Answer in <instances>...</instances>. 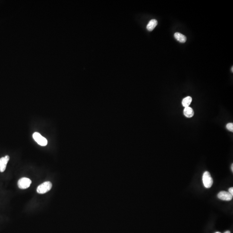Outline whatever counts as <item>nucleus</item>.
Wrapping results in <instances>:
<instances>
[{"instance_id":"nucleus-1","label":"nucleus","mask_w":233,"mask_h":233,"mask_svg":"<svg viewBox=\"0 0 233 233\" xmlns=\"http://www.w3.org/2000/svg\"><path fill=\"white\" fill-rule=\"evenodd\" d=\"M52 184L50 181H46L40 184L37 187V192L39 194H44L51 190Z\"/></svg>"},{"instance_id":"nucleus-2","label":"nucleus","mask_w":233,"mask_h":233,"mask_svg":"<svg viewBox=\"0 0 233 233\" xmlns=\"http://www.w3.org/2000/svg\"><path fill=\"white\" fill-rule=\"evenodd\" d=\"M202 181L203 184L206 188H209L212 186L213 183V179L209 172L208 171L204 172L202 176Z\"/></svg>"},{"instance_id":"nucleus-3","label":"nucleus","mask_w":233,"mask_h":233,"mask_svg":"<svg viewBox=\"0 0 233 233\" xmlns=\"http://www.w3.org/2000/svg\"><path fill=\"white\" fill-rule=\"evenodd\" d=\"M33 138L38 144L41 146H46L48 144V141L46 138L41 135L38 132H35L33 135Z\"/></svg>"},{"instance_id":"nucleus-4","label":"nucleus","mask_w":233,"mask_h":233,"mask_svg":"<svg viewBox=\"0 0 233 233\" xmlns=\"http://www.w3.org/2000/svg\"><path fill=\"white\" fill-rule=\"evenodd\" d=\"M32 181L27 177H22L18 181V186L21 189H26L30 186Z\"/></svg>"},{"instance_id":"nucleus-5","label":"nucleus","mask_w":233,"mask_h":233,"mask_svg":"<svg viewBox=\"0 0 233 233\" xmlns=\"http://www.w3.org/2000/svg\"><path fill=\"white\" fill-rule=\"evenodd\" d=\"M9 160L10 157L8 155H6L0 159V172H3L5 171Z\"/></svg>"},{"instance_id":"nucleus-6","label":"nucleus","mask_w":233,"mask_h":233,"mask_svg":"<svg viewBox=\"0 0 233 233\" xmlns=\"http://www.w3.org/2000/svg\"><path fill=\"white\" fill-rule=\"evenodd\" d=\"M218 197L220 200L224 201H230L232 199L233 195L229 192L222 191L219 193Z\"/></svg>"},{"instance_id":"nucleus-7","label":"nucleus","mask_w":233,"mask_h":233,"mask_svg":"<svg viewBox=\"0 0 233 233\" xmlns=\"http://www.w3.org/2000/svg\"><path fill=\"white\" fill-rule=\"evenodd\" d=\"M184 114L186 117L188 118H192L194 115L193 109L190 107L185 108L184 111Z\"/></svg>"},{"instance_id":"nucleus-8","label":"nucleus","mask_w":233,"mask_h":233,"mask_svg":"<svg viewBox=\"0 0 233 233\" xmlns=\"http://www.w3.org/2000/svg\"><path fill=\"white\" fill-rule=\"evenodd\" d=\"M158 24V21L155 19H152L149 22L146 26L147 29L150 31H152L155 28Z\"/></svg>"},{"instance_id":"nucleus-9","label":"nucleus","mask_w":233,"mask_h":233,"mask_svg":"<svg viewBox=\"0 0 233 233\" xmlns=\"http://www.w3.org/2000/svg\"><path fill=\"white\" fill-rule=\"evenodd\" d=\"M175 38L181 43H185L186 41V37L181 33H176L174 34Z\"/></svg>"},{"instance_id":"nucleus-10","label":"nucleus","mask_w":233,"mask_h":233,"mask_svg":"<svg viewBox=\"0 0 233 233\" xmlns=\"http://www.w3.org/2000/svg\"><path fill=\"white\" fill-rule=\"evenodd\" d=\"M192 101V98L191 96H187L183 99L182 102V105L185 107V108L189 107Z\"/></svg>"},{"instance_id":"nucleus-11","label":"nucleus","mask_w":233,"mask_h":233,"mask_svg":"<svg viewBox=\"0 0 233 233\" xmlns=\"http://www.w3.org/2000/svg\"><path fill=\"white\" fill-rule=\"evenodd\" d=\"M227 129L231 132H233V123H228L226 125Z\"/></svg>"},{"instance_id":"nucleus-12","label":"nucleus","mask_w":233,"mask_h":233,"mask_svg":"<svg viewBox=\"0 0 233 233\" xmlns=\"http://www.w3.org/2000/svg\"><path fill=\"white\" fill-rule=\"evenodd\" d=\"M229 193L233 195V187H231L229 189Z\"/></svg>"},{"instance_id":"nucleus-13","label":"nucleus","mask_w":233,"mask_h":233,"mask_svg":"<svg viewBox=\"0 0 233 233\" xmlns=\"http://www.w3.org/2000/svg\"><path fill=\"white\" fill-rule=\"evenodd\" d=\"M231 168H232V171H233V164H232V167H231Z\"/></svg>"},{"instance_id":"nucleus-14","label":"nucleus","mask_w":233,"mask_h":233,"mask_svg":"<svg viewBox=\"0 0 233 233\" xmlns=\"http://www.w3.org/2000/svg\"><path fill=\"white\" fill-rule=\"evenodd\" d=\"M224 233H231V232H229V231H226V232H225Z\"/></svg>"},{"instance_id":"nucleus-15","label":"nucleus","mask_w":233,"mask_h":233,"mask_svg":"<svg viewBox=\"0 0 233 233\" xmlns=\"http://www.w3.org/2000/svg\"><path fill=\"white\" fill-rule=\"evenodd\" d=\"M232 72H233V67H232Z\"/></svg>"},{"instance_id":"nucleus-16","label":"nucleus","mask_w":233,"mask_h":233,"mask_svg":"<svg viewBox=\"0 0 233 233\" xmlns=\"http://www.w3.org/2000/svg\"><path fill=\"white\" fill-rule=\"evenodd\" d=\"M216 233H221L219 232H216Z\"/></svg>"}]
</instances>
